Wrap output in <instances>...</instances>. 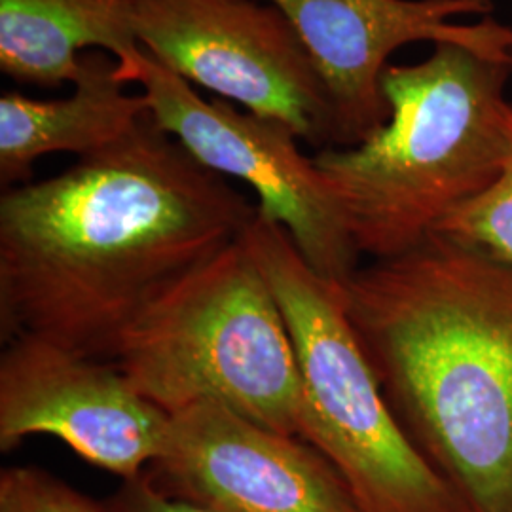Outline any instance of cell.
<instances>
[{
  "mask_svg": "<svg viewBox=\"0 0 512 512\" xmlns=\"http://www.w3.org/2000/svg\"><path fill=\"white\" fill-rule=\"evenodd\" d=\"M150 110L109 147L0 198V336L109 361L129 325L255 220Z\"/></svg>",
  "mask_w": 512,
  "mask_h": 512,
  "instance_id": "6da1fadb",
  "label": "cell"
},
{
  "mask_svg": "<svg viewBox=\"0 0 512 512\" xmlns=\"http://www.w3.org/2000/svg\"><path fill=\"white\" fill-rule=\"evenodd\" d=\"M342 296L416 450L465 512H512V264L435 234L361 264Z\"/></svg>",
  "mask_w": 512,
  "mask_h": 512,
  "instance_id": "7a4b0ae2",
  "label": "cell"
},
{
  "mask_svg": "<svg viewBox=\"0 0 512 512\" xmlns=\"http://www.w3.org/2000/svg\"><path fill=\"white\" fill-rule=\"evenodd\" d=\"M511 78V59L458 44L385 69L384 126L355 147L311 156L359 255H403L494 183Z\"/></svg>",
  "mask_w": 512,
  "mask_h": 512,
  "instance_id": "3957f363",
  "label": "cell"
},
{
  "mask_svg": "<svg viewBox=\"0 0 512 512\" xmlns=\"http://www.w3.org/2000/svg\"><path fill=\"white\" fill-rule=\"evenodd\" d=\"M109 363L167 416L222 404L300 437L293 340L243 236L152 302L120 336Z\"/></svg>",
  "mask_w": 512,
  "mask_h": 512,
  "instance_id": "277c9868",
  "label": "cell"
},
{
  "mask_svg": "<svg viewBox=\"0 0 512 512\" xmlns=\"http://www.w3.org/2000/svg\"><path fill=\"white\" fill-rule=\"evenodd\" d=\"M293 340L300 439L344 476L361 512H465L406 437L351 327L342 285L317 274L289 232L256 213L243 234Z\"/></svg>",
  "mask_w": 512,
  "mask_h": 512,
  "instance_id": "5b68a950",
  "label": "cell"
},
{
  "mask_svg": "<svg viewBox=\"0 0 512 512\" xmlns=\"http://www.w3.org/2000/svg\"><path fill=\"white\" fill-rule=\"evenodd\" d=\"M120 61V80L139 84L154 120L200 164L247 184L258 213L283 226L317 274L344 283L363 264L342 213L313 158L287 124L205 101L141 46Z\"/></svg>",
  "mask_w": 512,
  "mask_h": 512,
  "instance_id": "8992f818",
  "label": "cell"
},
{
  "mask_svg": "<svg viewBox=\"0 0 512 512\" xmlns=\"http://www.w3.org/2000/svg\"><path fill=\"white\" fill-rule=\"evenodd\" d=\"M137 44L190 86L332 148V105L289 18L264 0H126Z\"/></svg>",
  "mask_w": 512,
  "mask_h": 512,
  "instance_id": "52a82bcc",
  "label": "cell"
},
{
  "mask_svg": "<svg viewBox=\"0 0 512 512\" xmlns=\"http://www.w3.org/2000/svg\"><path fill=\"white\" fill-rule=\"evenodd\" d=\"M293 23L332 105V148L355 147L389 120L382 76L416 42L511 59L512 25L494 0H264Z\"/></svg>",
  "mask_w": 512,
  "mask_h": 512,
  "instance_id": "ba28073f",
  "label": "cell"
},
{
  "mask_svg": "<svg viewBox=\"0 0 512 512\" xmlns=\"http://www.w3.org/2000/svg\"><path fill=\"white\" fill-rule=\"evenodd\" d=\"M150 484L209 512H361L344 476L308 440L203 403L169 416Z\"/></svg>",
  "mask_w": 512,
  "mask_h": 512,
  "instance_id": "9c48e42d",
  "label": "cell"
},
{
  "mask_svg": "<svg viewBox=\"0 0 512 512\" xmlns=\"http://www.w3.org/2000/svg\"><path fill=\"white\" fill-rule=\"evenodd\" d=\"M169 416L116 366L42 338L19 336L0 355V450L48 435L122 480L145 475Z\"/></svg>",
  "mask_w": 512,
  "mask_h": 512,
  "instance_id": "30bf717a",
  "label": "cell"
},
{
  "mask_svg": "<svg viewBox=\"0 0 512 512\" xmlns=\"http://www.w3.org/2000/svg\"><path fill=\"white\" fill-rule=\"evenodd\" d=\"M74 92L65 99H31L19 92L0 97V183H31L33 165L48 154L86 156L126 135L148 112L141 95L124 92L120 61L103 50L80 57Z\"/></svg>",
  "mask_w": 512,
  "mask_h": 512,
  "instance_id": "8fae6325",
  "label": "cell"
},
{
  "mask_svg": "<svg viewBox=\"0 0 512 512\" xmlns=\"http://www.w3.org/2000/svg\"><path fill=\"white\" fill-rule=\"evenodd\" d=\"M92 48L116 59L139 48L126 0H0V69L18 84H73Z\"/></svg>",
  "mask_w": 512,
  "mask_h": 512,
  "instance_id": "7c38bea8",
  "label": "cell"
},
{
  "mask_svg": "<svg viewBox=\"0 0 512 512\" xmlns=\"http://www.w3.org/2000/svg\"><path fill=\"white\" fill-rule=\"evenodd\" d=\"M507 148L503 164L490 184L473 202L463 205L437 234L458 239L484 253L512 264V103L505 110ZM435 236V234H433Z\"/></svg>",
  "mask_w": 512,
  "mask_h": 512,
  "instance_id": "4fadbf2b",
  "label": "cell"
},
{
  "mask_svg": "<svg viewBox=\"0 0 512 512\" xmlns=\"http://www.w3.org/2000/svg\"><path fill=\"white\" fill-rule=\"evenodd\" d=\"M0 512H110L107 501L90 495L33 465L0 471Z\"/></svg>",
  "mask_w": 512,
  "mask_h": 512,
  "instance_id": "5bb4252c",
  "label": "cell"
},
{
  "mask_svg": "<svg viewBox=\"0 0 512 512\" xmlns=\"http://www.w3.org/2000/svg\"><path fill=\"white\" fill-rule=\"evenodd\" d=\"M107 505L110 512H209L160 494L145 475L122 480L120 488L107 499Z\"/></svg>",
  "mask_w": 512,
  "mask_h": 512,
  "instance_id": "9a60e30c",
  "label": "cell"
}]
</instances>
